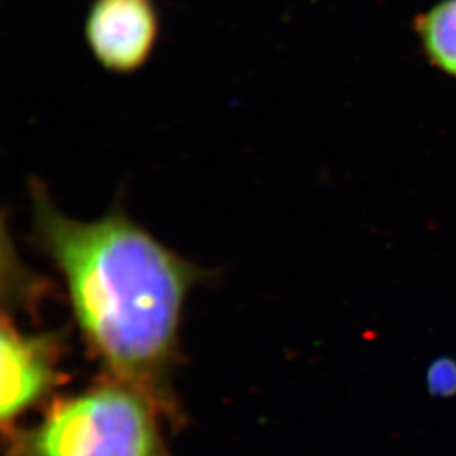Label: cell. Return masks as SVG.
<instances>
[{"label": "cell", "instance_id": "cell-2", "mask_svg": "<svg viewBox=\"0 0 456 456\" xmlns=\"http://www.w3.org/2000/svg\"><path fill=\"white\" fill-rule=\"evenodd\" d=\"M166 418L176 422L150 393L103 375L55 399L35 426L4 436V456H172Z\"/></svg>", "mask_w": 456, "mask_h": 456}, {"label": "cell", "instance_id": "cell-4", "mask_svg": "<svg viewBox=\"0 0 456 456\" xmlns=\"http://www.w3.org/2000/svg\"><path fill=\"white\" fill-rule=\"evenodd\" d=\"M83 35L103 69L129 76L142 69L154 55L161 18L152 0H94Z\"/></svg>", "mask_w": 456, "mask_h": 456}, {"label": "cell", "instance_id": "cell-3", "mask_svg": "<svg viewBox=\"0 0 456 456\" xmlns=\"http://www.w3.org/2000/svg\"><path fill=\"white\" fill-rule=\"evenodd\" d=\"M62 352L60 332L28 334L4 314L0 336V421L4 436L17 428L24 413L44 403L62 384L65 379V374L60 370Z\"/></svg>", "mask_w": 456, "mask_h": 456}, {"label": "cell", "instance_id": "cell-5", "mask_svg": "<svg viewBox=\"0 0 456 456\" xmlns=\"http://www.w3.org/2000/svg\"><path fill=\"white\" fill-rule=\"evenodd\" d=\"M417 30L433 62L456 77V0H444L422 15Z\"/></svg>", "mask_w": 456, "mask_h": 456}, {"label": "cell", "instance_id": "cell-6", "mask_svg": "<svg viewBox=\"0 0 456 456\" xmlns=\"http://www.w3.org/2000/svg\"><path fill=\"white\" fill-rule=\"evenodd\" d=\"M427 390L437 399L456 396V359L437 357L431 362L426 375Z\"/></svg>", "mask_w": 456, "mask_h": 456}, {"label": "cell", "instance_id": "cell-1", "mask_svg": "<svg viewBox=\"0 0 456 456\" xmlns=\"http://www.w3.org/2000/svg\"><path fill=\"white\" fill-rule=\"evenodd\" d=\"M37 246L64 281L83 340L105 375L150 393L177 421L168 383L186 297L208 273L161 244L121 207L96 220L64 215L28 182Z\"/></svg>", "mask_w": 456, "mask_h": 456}]
</instances>
